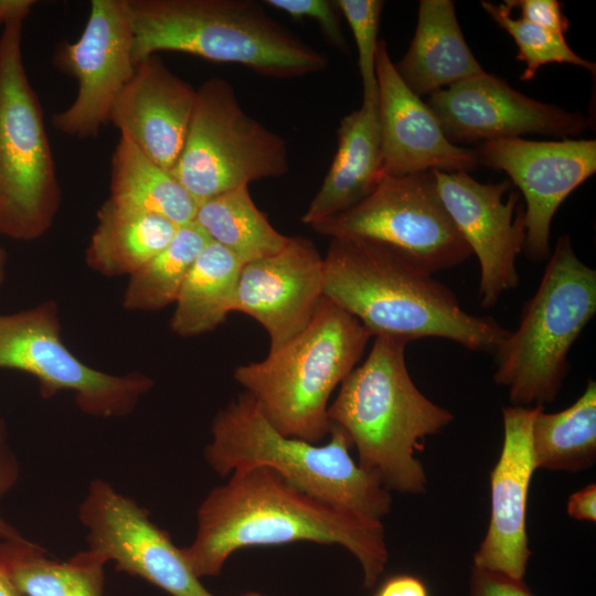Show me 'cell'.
I'll return each mask as SVG.
<instances>
[{
  "instance_id": "6da1fadb",
  "label": "cell",
  "mask_w": 596,
  "mask_h": 596,
  "mask_svg": "<svg viewBox=\"0 0 596 596\" xmlns=\"http://www.w3.org/2000/svg\"><path fill=\"white\" fill-rule=\"evenodd\" d=\"M213 488L196 512V533L182 547L200 579L217 576L236 551L294 542L339 545L360 563L371 588L389 561L382 521L311 496L265 467L236 470Z\"/></svg>"
},
{
  "instance_id": "7a4b0ae2",
  "label": "cell",
  "mask_w": 596,
  "mask_h": 596,
  "mask_svg": "<svg viewBox=\"0 0 596 596\" xmlns=\"http://www.w3.org/2000/svg\"><path fill=\"white\" fill-rule=\"evenodd\" d=\"M323 296L371 336L405 343L435 337L494 354L510 334L494 319L464 310L416 259L371 238H331L323 257Z\"/></svg>"
},
{
  "instance_id": "3957f363",
  "label": "cell",
  "mask_w": 596,
  "mask_h": 596,
  "mask_svg": "<svg viewBox=\"0 0 596 596\" xmlns=\"http://www.w3.org/2000/svg\"><path fill=\"white\" fill-rule=\"evenodd\" d=\"M406 344L375 337L368 358L340 384L328 416L349 436L358 465L384 488L422 494L427 476L416 453L455 417L417 389L406 366Z\"/></svg>"
},
{
  "instance_id": "277c9868",
  "label": "cell",
  "mask_w": 596,
  "mask_h": 596,
  "mask_svg": "<svg viewBox=\"0 0 596 596\" xmlns=\"http://www.w3.org/2000/svg\"><path fill=\"white\" fill-rule=\"evenodd\" d=\"M139 62L180 52L238 64L260 76L294 78L328 67L327 56L255 0H126Z\"/></svg>"
},
{
  "instance_id": "5b68a950",
  "label": "cell",
  "mask_w": 596,
  "mask_h": 596,
  "mask_svg": "<svg viewBox=\"0 0 596 596\" xmlns=\"http://www.w3.org/2000/svg\"><path fill=\"white\" fill-rule=\"evenodd\" d=\"M204 449L221 478L265 467L302 491L361 517L381 521L391 511V492L351 457L347 433L331 424L319 445L280 434L245 392L215 415Z\"/></svg>"
},
{
  "instance_id": "8992f818",
  "label": "cell",
  "mask_w": 596,
  "mask_h": 596,
  "mask_svg": "<svg viewBox=\"0 0 596 596\" xmlns=\"http://www.w3.org/2000/svg\"><path fill=\"white\" fill-rule=\"evenodd\" d=\"M372 336L323 296L309 324L257 362L237 366L234 380L283 435L319 444L329 435V400L354 370Z\"/></svg>"
},
{
  "instance_id": "52a82bcc",
  "label": "cell",
  "mask_w": 596,
  "mask_h": 596,
  "mask_svg": "<svg viewBox=\"0 0 596 596\" xmlns=\"http://www.w3.org/2000/svg\"><path fill=\"white\" fill-rule=\"evenodd\" d=\"M596 313V270L562 235L535 294L525 302L519 327L501 342L493 380L508 390L513 406L552 403L568 371L567 355Z\"/></svg>"
},
{
  "instance_id": "ba28073f",
  "label": "cell",
  "mask_w": 596,
  "mask_h": 596,
  "mask_svg": "<svg viewBox=\"0 0 596 596\" xmlns=\"http://www.w3.org/2000/svg\"><path fill=\"white\" fill-rule=\"evenodd\" d=\"M22 31L23 22H13L0 35V234L29 242L51 228L62 192Z\"/></svg>"
},
{
  "instance_id": "9c48e42d",
  "label": "cell",
  "mask_w": 596,
  "mask_h": 596,
  "mask_svg": "<svg viewBox=\"0 0 596 596\" xmlns=\"http://www.w3.org/2000/svg\"><path fill=\"white\" fill-rule=\"evenodd\" d=\"M289 170L285 140L242 108L230 82L211 77L200 85L187 138L171 171L198 205Z\"/></svg>"
},
{
  "instance_id": "30bf717a",
  "label": "cell",
  "mask_w": 596,
  "mask_h": 596,
  "mask_svg": "<svg viewBox=\"0 0 596 596\" xmlns=\"http://www.w3.org/2000/svg\"><path fill=\"white\" fill-rule=\"evenodd\" d=\"M310 227L331 238L364 237L392 245L432 274L472 254L439 196L433 171L382 175L359 203Z\"/></svg>"
},
{
  "instance_id": "8fae6325",
  "label": "cell",
  "mask_w": 596,
  "mask_h": 596,
  "mask_svg": "<svg viewBox=\"0 0 596 596\" xmlns=\"http://www.w3.org/2000/svg\"><path fill=\"white\" fill-rule=\"evenodd\" d=\"M0 369L36 379L44 398L72 392L83 413L105 418L129 415L153 386L142 373L108 374L82 362L62 340L53 300L0 315Z\"/></svg>"
},
{
  "instance_id": "7c38bea8",
  "label": "cell",
  "mask_w": 596,
  "mask_h": 596,
  "mask_svg": "<svg viewBox=\"0 0 596 596\" xmlns=\"http://www.w3.org/2000/svg\"><path fill=\"white\" fill-rule=\"evenodd\" d=\"M134 32L126 0H93L86 25L75 42L61 41L52 62L77 82L74 100L52 117L58 132L96 138L110 123L113 107L134 75Z\"/></svg>"
},
{
  "instance_id": "4fadbf2b",
  "label": "cell",
  "mask_w": 596,
  "mask_h": 596,
  "mask_svg": "<svg viewBox=\"0 0 596 596\" xmlns=\"http://www.w3.org/2000/svg\"><path fill=\"white\" fill-rule=\"evenodd\" d=\"M87 528L88 551L115 568L138 576L171 596H213L187 563L167 531L149 511L96 479L78 511Z\"/></svg>"
},
{
  "instance_id": "5bb4252c",
  "label": "cell",
  "mask_w": 596,
  "mask_h": 596,
  "mask_svg": "<svg viewBox=\"0 0 596 596\" xmlns=\"http://www.w3.org/2000/svg\"><path fill=\"white\" fill-rule=\"evenodd\" d=\"M477 162L505 172L526 207L523 249L535 262L549 258L550 230L562 202L596 171V140L536 141L521 137L481 142Z\"/></svg>"
},
{
  "instance_id": "9a60e30c",
  "label": "cell",
  "mask_w": 596,
  "mask_h": 596,
  "mask_svg": "<svg viewBox=\"0 0 596 596\" xmlns=\"http://www.w3.org/2000/svg\"><path fill=\"white\" fill-rule=\"evenodd\" d=\"M439 196L456 228L480 264L479 301L492 308L519 284L517 256L525 242L524 210L520 194L508 180L481 183L467 171L432 170Z\"/></svg>"
},
{
  "instance_id": "2e32d148",
  "label": "cell",
  "mask_w": 596,
  "mask_h": 596,
  "mask_svg": "<svg viewBox=\"0 0 596 596\" xmlns=\"http://www.w3.org/2000/svg\"><path fill=\"white\" fill-rule=\"evenodd\" d=\"M426 104L451 142L526 134L565 139L590 127L587 116L538 102L485 71L430 94Z\"/></svg>"
},
{
  "instance_id": "e0dca14e",
  "label": "cell",
  "mask_w": 596,
  "mask_h": 596,
  "mask_svg": "<svg viewBox=\"0 0 596 596\" xmlns=\"http://www.w3.org/2000/svg\"><path fill=\"white\" fill-rule=\"evenodd\" d=\"M322 297L323 257L311 240L289 236L278 253L242 266L233 311L266 330L273 352L309 324Z\"/></svg>"
},
{
  "instance_id": "ac0fdd59",
  "label": "cell",
  "mask_w": 596,
  "mask_h": 596,
  "mask_svg": "<svg viewBox=\"0 0 596 596\" xmlns=\"http://www.w3.org/2000/svg\"><path fill=\"white\" fill-rule=\"evenodd\" d=\"M542 406L502 408L503 443L490 472V521L473 555L477 568L523 579L531 557L526 533V503L536 470L531 429Z\"/></svg>"
},
{
  "instance_id": "d6986e66",
  "label": "cell",
  "mask_w": 596,
  "mask_h": 596,
  "mask_svg": "<svg viewBox=\"0 0 596 596\" xmlns=\"http://www.w3.org/2000/svg\"><path fill=\"white\" fill-rule=\"evenodd\" d=\"M375 77L383 175L476 167L475 151L451 142L427 104L400 77L384 40L377 46Z\"/></svg>"
},
{
  "instance_id": "ffe728a7",
  "label": "cell",
  "mask_w": 596,
  "mask_h": 596,
  "mask_svg": "<svg viewBox=\"0 0 596 596\" xmlns=\"http://www.w3.org/2000/svg\"><path fill=\"white\" fill-rule=\"evenodd\" d=\"M196 89L166 65L158 54L136 63L118 96L110 123L155 163L171 172L182 151Z\"/></svg>"
},
{
  "instance_id": "44dd1931",
  "label": "cell",
  "mask_w": 596,
  "mask_h": 596,
  "mask_svg": "<svg viewBox=\"0 0 596 596\" xmlns=\"http://www.w3.org/2000/svg\"><path fill=\"white\" fill-rule=\"evenodd\" d=\"M377 99L344 116L331 166L301 221L308 226L359 203L382 178Z\"/></svg>"
},
{
  "instance_id": "7402d4cb",
  "label": "cell",
  "mask_w": 596,
  "mask_h": 596,
  "mask_svg": "<svg viewBox=\"0 0 596 596\" xmlns=\"http://www.w3.org/2000/svg\"><path fill=\"white\" fill-rule=\"evenodd\" d=\"M395 68L419 97L483 72L464 38L454 1H419L414 36Z\"/></svg>"
},
{
  "instance_id": "603a6c76",
  "label": "cell",
  "mask_w": 596,
  "mask_h": 596,
  "mask_svg": "<svg viewBox=\"0 0 596 596\" xmlns=\"http://www.w3.org/2000/svg\"><path fill=\"white\" fill-rule=\"evenodd\" d=\"M85 249V262L107 277L131 276L173 238L174 223L160 215L120 206L107 199Z\"/></svg>"
},
{
  "instance_id": "cb8c5ba5",
  "label": "cell",
  "mask_w": 596,
  "mask_h": 596,
  "mask_svg": "<svg viewBox=\"0 0 596 596\" xmlns=\"http://www.w3.org/2000/svg\"><path fill=\"white\" fill-rule=\"evenodd\" d=\"M243 265L233 253L210 240L183 280L170 319L172 332L190 338L222 324L233 311Z\"/></svg>"
},
{
  "instance_id": "d4e9b609",
  "label": "cell",
  "mask_w": 596,
  "mask_h": 596,
  "mask_svg": "<svg viewBox=\"0 0 596 596\" xmlns=\"http://www.w3.org/2000/svg\"><path fill=\"white\" fill-rule=\"evenodd\" d=\"M109 200L160 215L177 226L194 221L198 204L171 172L120 136L111 156Z\"/></svg>"
},
{
  "instance_id": "484cf974",
  "label": "cell",
  "mask_w": 596,
  "mask_h": 596,
  "mask_svg": "<svg viewBox=\"0 0 596 596\" xmlns=\"http://www.w3.org/2000/svg\"><path fill=\"white\" fill-rule=\"evenodd\" d=\"M2 553L18 590L23 596H103L106 565L88 550L61 562L26 539L2 540Z\"/></svg>"
},
{
  "instance_id": "4316f807",
  "label": "cell",
  "mask_w": 596,
  "mask_h": 596,
  "mask_svg": "<svg viewBox=\"0 0 596 596\" xmlns=\"http://www.w3.org/2000/svg\"><path fill=\"white\" fill-rule=\"evenodd\" d=\"M535 469L578 472L596 461V383L589 380L567 408L545 413L540 407L532 423Z\"/></svg>"
},
{
  "instance_id": "83f0119b",
  "label": "cell",
  "mask_w": 596,
  "mask_h": 596,
  "mask_svg": "<svg viewBox=\"0 0 596 596\" xmlns=\"http://www.w3.org/2000/svg\"><path fill=\"white\" fill-rule=\"evenodd\" d=\"M194 222L209 238L243 264L281 251L289 236L278 232L253 201L248 185L221 193L198 205Z\"/></svg>"
},
{
  "instance_id": "f1b7e54d",
  "label": "cell",
  "mask_w": 596,
  "mask_h": 596,
  "mask_svg": "<svg viewBox=\"0 0 596 596\" xmlns=\"http://www.w3.org/2000/svg\"><path fill=\"white\" fill-rule=\"evenodd\" d=\"M209 242V236L194 221L179 226L171 242L129 276L124 308L156 311L174 304L187 274Z\"/></svg>"
},
{
  "instance_id": "f546056e",
  "label": "cell",
  "mask_w": 596,
  "mask_h": 596,
  "mask_svg": "<svg viewBox=\"0 0 596 596\" xmlns=\"http://www.w3.org/2000/svg\"><path fill=\"white\" fill-rule=\"evenodd\" d=\"M481 6L514 40L519 51L517 60L525 63V68L520 76L522 81L532 79L539 68L549 63H567L595 74V64L576 54L567 44L565 35L521 18H512L511 10L504 3L482 1Z\"/></svg>"
},
{
  "instance_id": "4dcf8cb0",
  "label": "cell",
  "mask_w": 596,
  "mask_h": 596,
  "mask_svg": "<svg viewBox=\"0 0 596 596\" xmlns=\"http://www.w3.org/2000/svg\"><path fill=\"white\" fill-rule=\"evenodd\" d=\"M341 15L349 24L358 51V66L362 82V102L377 99L375 58L379 29L384 1L336 0Z\"/></svg>"
},
{
  "instance_id": "1f68e13d",
  "label": "cell",
  "mask_w": 596,
  "mask_h": 596,
  "mask_svg": "<svg viewBox=\"0 0 596 596\" xmlns=\"http://www.w3.org/2000/svg\"><path fill=\"white\" fill-rule=\"evenodd\" d=\"M263 3L281 11L296 21L310 19L317 23L324 40L348 53L349 45L341 25V12L332 0H265Z\"/></svg>"
},
{
  "instance_id": "d6a6232c",
  "label": "cell",
  "mask_w": 596,
  "mask_h": 596,
  "mask_svg": "<svg viewBox=\"0 0 596 596\" xmlns=\"http://www.w3.org/2000/svg\"><path fill=\"white\" fill-rule=\"evenodd\" d=\"M503 3L510 10L519 9L521 19L561 35H565L570 28L557 0H505Z\"/></svg>"
},
{
  "instance_id": "836d02e7",
  "label": "cell",
  "mask_w": 596,
  "mask_h": 596,
  "mask_svg": "<svg viewBox=\"0 0 596 596\" xmlns=\"http://www.w3.org/2000/svg\"><path fill=\"white\" fill-rule=\"evenodd\" d=\"M468 596H534L523 579L472 566Z\"/></svg>"
},
{
  "instance_id": "e575fe53",
  "label": "cell",
  "mask_w": 596,
  "mask_h": 596,
  "mask_svg": "<svg viewBox=\"0 0 596 596\" xmlns=\"http://www.w3.org/2000/svg\"><path fill=\"white\" fill-rule=\"evenodd\" d=\"M19 464L10 449L8 432L3 419H0V500L15 485L19 478ZM24 539L0 514V540L18 541Z\"/></svg>"
},
{
  "instance_id": "d590c367",
  "label": "cell",
  "mask_w": 596,
  "mask_h": 596,
  "mask_svg": "<svg viewBox=\"0 0 596 596\" xmlns=\"http://www.w3.org/2000/svg\"><path fill=\"white\" fill-rule=\"evenodd\" d=\"M374 596H429L425 583L409 574H396L387 577Z\"/></svg>"
},
{
  "instance_id": "8d00e7d4",
  "label": "cell",
  "mask_w": 596,
  "mask_h": 596,
  "mask_svg": "<svg viewBox=\"0 0 596 596\" xmlns=\"http://www.w3.org/2000/svg\"><path fill=\"white\" fill-rule=\"evenodd\" d=\"M567 514L578 521H596V485L588 486L575 491L567 501Z\"/></svg>"
},
{
  "instance_id": "74e56055",
  "label": "cell",
  "mask_w": 596,
  "mask_h": 596,
  "mask_svg": "<svg viewBox=\"0 0 596 596\" xmlns=\"http://www.w3.org/2000/svg\"><path fill=\"white\" fill-rule=\"evenodd\" d=\"M36 3L34 0H0V25L23 22Z\"/></svg>"
},
{
  "instance_id": "f35d334b",
  "label": "cell",
  "mask_w": 596,
  "mask_h": 596,
  "mask_svg": "<svg viewBox=\"0 0 596 596\" xmlns=\"http://www.w3.org/2000/svg\"><path fill=\"white\" fill-rule=\"evenodd\" d=\"M0 596H23L9 574L3 553H2V540H0Z\"/></svg>"
},
{
  "instance_id": "ab89813d",
  "label": "cell",
  "mask_w": 596,
  "mask_h": 596,
  "mask_svg": "<svg viewBox=\"0 0 596 596\" xmlns=\"http://www.w3.org/2000/svg\"><path fill=\"white\" fill-rule=\"evenodd\" d=\"M7 258L8 256L6 251L0 246V287L2 286L6 278Z\"/></svg>"
},
{
  "instance_id": "60d3db41",
  "label": "cell",
  "mask_w": 596,
  "mask_h": 596,
  "mask_svg": "<svg viewBox=\"0 0 596 596\" xmlns=\"http://www.w3.org/2000/svg\"><path fill=\"white\" fill-rule=\"evenodd\" d=\"M242 596H266V595H263L257 592H248V593L243 594Z\"/></svg>"
}]
</instances>
